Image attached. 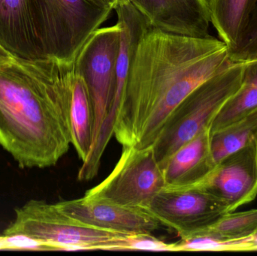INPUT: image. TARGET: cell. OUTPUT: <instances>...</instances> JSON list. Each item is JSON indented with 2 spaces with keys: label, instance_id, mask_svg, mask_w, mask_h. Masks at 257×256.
Masks as SVG:
<instances>
[{
  "label": "cell",
  "instance_id": "6da1fadb",
  "mask_svg": "<svg viewBox=\"0 0 257 256\" xmlns=\"http://www.w3.org/2000/svg\"><path fill=\"white\" fill-rule=\"evenodd\" d=\"M231 64L221 40L180 36L150 26L128 73L114 124L116 139L123 147L154 145L175 108Z\"/></svg>",
  "mask_w": 257,
  "mask_h": 256
},
{
  "label": "cell",
  "instance_id": "7a4b0ae2",
  "mask_svg": "<svg viewBox=\"0 0 257 256\" xmlns=\"http://www.w3.org/2000/svg\"><path fill=\"white\" fill-rule=\"evenodd\" d=\"M72 63L0 58V145L21 168L53 166L69 150Z\"/></svg>",
  "mask_w": 257,
  "mask_h": 256
},
{
  "label": "cell",
  "instance_id": "3957f363",
  "mask_svg": "<svg viewBox=\"0 0 257 256\" xmlns=\"http://www.w3.org/2000/svg\"><path fill=\"white\" fill-rule=\"evenodd\" d=\"M112 9L101 0H31L33 29L43 59L73 62Z\"/></svg>",
  "mask_w": 257,
  "mask_h": 256
},
{
  "label": "cell",
  "instance_id": "277c9868",
  "mask_svg": "<svg viewBox=\"0 0 257 256\" xmlns=\"http://www.w3.org/2000/svg\"><path fill=\"white\" fill-rule=\"evenodd\" d=\"M3 235L24 237L51 251H124L130 234L91 226L63 213L56 204L31 200L15 209V221Z\"/></svg>",
  "mask_w": 257,
  "mask_h": 256
},
{
  "label": "cell",
  "instance_id": "5b68a950",
  "mask_svg": "<svg viewBox=\"0 0 257 256\" xmlns=\"http://www.w3.org/2000/svg\"><path fill=\"white\" fill-rule=\"evenodd\" d=\"M245 63H232L196 87L172 111L153 145L162 168L181 146L211 127L220 109L241 87Z\"/></svg>",
  "mask_w": 257,
  "mask_h": 256
},
{
  "label": "cell",
  "instance_id": "8992f818",
  "mask_svg": "<svg viewBox=\"0 0 257 256\" xmlns=\"http://www.w3.org/2000/svg\"><path fill=\"white\" fill-rule=\"evenodd\" d=\"M111 174L84 197L130 207H144L166 187L163 168L153 146L123 147Z\"/></svg>",
  "mask_w": 257,
  "mask_h": 256
},
{
  "label": "cell",
  "instance_id": "52a82bcc",
  "mask_svg": "<svg viewBox=\"0 0 257 256\" xmlns=\"http://www.w3.org/2000/svg\"><path fill=\"white\" fill-rule=\"evenodd\" d=\"M142 208L181 239L196 236L230 213L223 200L193 186L164 188Z\"/></svg>",
  "mask_w": 257,
  "mask_h": 256
},
{
  "label": "cell",
  "instance_id": "ba28073f",
  "mask_svg": "<svg viewBox=\"0 0 257 256\" xmlns=\"http://www.w3.org/2000/svg\"><path fill=\"white\" fill-rule=\"evenodd\" d=\"M120 36L121 27L118 23L112 27L98 29L83 45L74 61V67L84 79L94 107L92 147L111 107Z\"/></svg>",
  "mask_w": 257,
  "mask_h": 256
},
{
  "label": "cell",
  "instance_id": "9c48e42d",
  "mask_svg": "<svg viewBox=\"0 0 257 256\" xmlns=\"http://www.w3.org/2000/svg\"><path fill=\"white\" fill-rule=\"evenodd\" d=\"M121 27L120 49L115 68L114 95L108 115L102 123L96 142L90 150V159H102L105 148L114 135V127L126 87L132 63L142 36L150 27L145 16L130 1H120L114 8Z\"/></svg>",
  "mask_w": 257,
  "mask_h": 256
},
{
  "label": "cell",
  "instance_id": "30bf717a",
  "mask_svg": "<svg viewBox=\"0 0 257 256\" xmlns=\"http://www.w3.org/2000/svg\"><path fill=\"white\" fill-rule=\"evenodd\" d=\"M193 187L223 200L230 213L253 201L257 196V138L220 161Z\"/></svg>",
  "mask_w": 257,
  "mask_h": 256
},
{
  "label": "cell",
  "instance_id": "8fae6325",
  "mask_svg": "<svg viewBox=\"0 0 257 256\" xmlns=\"http://www.w3.org/2000/svg\"><path fill=\"white\" fill-rule=\"evenodd\" d=\"M56 206L80 222L123 234H152L162 225L142 207H125L85 197L61 201Z\"/></svg>",
  "mask_w": 257,
  "mask_h": 256
},
{
  "label": "cell",
  "instance_id": "7c38bea8",
  "mask_svg": "<svg viewBox=\"0 0 257 256\" xmlns=\"http://www.w3.org/2000/svg\"><path fill=\"white\" fill-rule=\"evenodd\" d=\"M162 31L189 37L205 38L211 18L205 0H128Z\"/></svg>",
  "mask_w": 257,
  "mask_h": 256
},
{
  "label": "cell",
  "instance_id": "4fadbf2b",
  "mask_svg": "<svg viewBox=\"0 0 257 256\" xmlns=\"http://www.w3.org/2000/svg\"><path fill=\"white\" fill-rule=\"evenodd\" d=\"M211 127H206L181 146L163 167L166 187H191L215 167L211 151Z\"/></svg>",
  "mask_w": 257,
  "mask_h": 256
},
{
  "label": "cell",
  "instance_id": "5bb4252c",
  "mask_svg": "<svg viewBox=\"0 0 257 256\" xmlns=\"http://www.w3.org/2000/svg\"><path fill=\"white\" fill-rule=\"evenodd\" d=\"M0 45L18 58L43 59L33 29L31 0H0Z\"/></svg>",
  "mask_w": 257,
  "mask_h": 256
},
{
  "label": "cell",
  "instance_id": "9a60e30c",
  "mask_svg": "<svg viewBox=\"0 0 257 256\" xmlns=\"http://www.w3.org/2000/svg\"><path fill=\"white\" fill-rule=\"evenodd\" d=\"M75 61V60H74ZM70 124L72 144L78 157L85 161L91 150L94 134L95 112L87 85L74 67L70 69Z\"/></svg>",
  "mask_w": 257,
  "mask_h": 256
},
{
  "label": "cell",
  "instance_id": "2e32d148",
  "mask_svg": "<svg viewBox=\"0 0 257 256\" xmlns=\"http://www.w3.org/2000/svg\"><path fill=\"white\" fill-rule=\"evenodd\" d=\"M211 23L228 50L235 48L257 8V0H205Z\"/></svg>",
  "mask_w": 257,
  "mask_h": 256
},
{
  "label": "cell",
  "instance_id": "e0dca14e",
  "mask_svg": "<svg viewBox=\"0 0 257 256\" xmlns=\"http://www.w3.org/2000/svg\"><path fill=\"white\" fill-rule=\"evenodd\" d=\"M257 111V60L245 63L242 83L227 101L211 125V132L220 130Z\"/></svg>",
  "mask_w": 257,
  "mask_h": 256
},
{
  "label": "cell",
  "instance_id": "ac0fdd59",
  "mask_svg": "<svg viewBox=\"0 0 257 256\" xmlns=\"http://www.w3.org/2000/svg\"><path fill=\"white\" fill-rule=\"evenodd\" d=\"M257 138V111L220 129L211 132V151L214 164L241 150Z\"/></svg>",
  "mask_w": 257,
  "mask_h": 256
},
{
  "label": "cell",
  "instance_id": "d6986e66",
  "mask_svg": "<svg viewBox=\"0 0 257 256\" xmlns=\"http://www.w3.org/2000/svg\"><path fill=\"white\" fill-rule=\"evenodd\" d=\"M256 232L257 209H253L226 213L212 226L196 236L210 237L223 243H232L252 238Z\"/></svg>",
  "mask_w": 257,
  "mask_h": 256
},
{
  "label": "cell",
  "instance_id": "ffe728a7",
  "mask_svg": "<svg viewBox=\"0 0 257 256\" xmlns=\"http://www.w3.org/2000/svg\"><path fill=\"white\" fill-rule=\"evenodd\" d=\"M244 242L223 243L204 236H196L173 243V252H199V251H245Z\"/></svg>",
  "mask_w": 257,
  "mask_h": 256
},
{
  "label": "cell",
  "instance_id": "44dd1931",
  "mask_svg": "<svg viewBox=\"0 0 257 256\" xmlns=\"http://www.w3.org/2000/svg\"><path fill=\"white\" fill-rule=\"evenodd\" d=\"M228 54L232 63L257 60V8L239 43L233 49L228 50Z\"/></svg>",
  "mask_w": 257,
  "mask_h": 256
},
{
  "label": "cell",
  "instance_id": "7402d4cb",
  "mask_svg": "<svg viewBox=\"0 0 257 256\" xmlns=\"http://www.w3.org/2000/svg\"><path fill=\"white\" fill-rule=\"evenodd\" d=\"M126 250L173 252V243H165L152 234H130L126 239Z\"/></svg>",
  "mask_w": 257,
  "mask_h": 256
},
{
  "label": "cell",
  "instance_id": "603a6c76",
  "mask_svg": "<svg viewBox=\"0 0 257 256\" xmlns=\"http://www.w3.org/2000/svg\"><path fill=\"white\" fill-rule=\"evenodd\" d=\"M12 57V54L9 52V51H6L1 45H0V58H3V57ZM14 57V56H13Z\"/></svg>",
  "mask_w": 257,
  "mask_h": 256
},
{
  "label": "cell",
  "instance_id": "cb8c5ba5",
  "mask_svg": "<svg viewBox=\"0 0 257 256\" xmlns=\"http://www.w3.org/2000/svg\"><path fill=\"white\" fill-rule=\"evenodd\" d=\"M101 1L104 2L106 4L109 5L110 6L113 8V9L115 8V6L118 4L120 0H101Z\"/></svg>",
  "mask_w": 257,
  "mask_h": 256
},
{
  "label": "cell",
  "instance_id": "d4e9b609",
  "mask_svg": "<svg viewBox=\"0 0 257 256\" xmlns=\"http://www.w3.org/2000/svg\"><path fill=\"white\" fill-rule=\"evenodd\" d=\"M248 240H251V241L254 242L255 243H257V232L255 234L252 238L248 239Z\"/></svg>",
  "mask_w": 257,
  "mask_h": 256
},
{
  "label": "cell",
  "instance_id": "484cf974",
  "mask_svg": "<svg viewBox=\"0 0 257 256\" xmlns=\"http://www.w3.org/2000/svg\"><path fill=\"white\" fill-rule=\"evenodd\" d=\"M120 1H128V0H120Z\"/></svg>",
  "mask_w": 257,
  "mask_h": 256
}]
</instances>
